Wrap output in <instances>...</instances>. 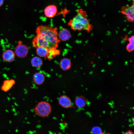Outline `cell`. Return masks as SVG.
<instances>
[{"label":"cell","instance_id":"7a4b0ae2","mask_svg":"<svg viewBox=\"0 0 134 134\" xmlns=\"http://www.w3.org/2000/svg\"><path fill=\"white\" fill-rule=\"evenodd\" d=\"M86 11L82 9H78L76 15L70 19L67 25L75 31L84 30L89 32L92 30L93 27L87 17Z\"/></svg>","mask_w":134,"mask_h":134},{"label":"cell","instance_id":"5b68a950","mask_svg":"<svg viewBox=\"0 0 134 134\" xmlns=\"http://www.w3.org/2000/svg\"><path fill=\"white\" fill-rule=\"evenodd\" d=\"M29 52V49L26 45L22 44L21 41H19L18 45L16 47L15 53L19 58H23L26 57Z\"/></svg>","mask_w":134,"mask_h":134},{"label":"cell","instance_id":"8fae6325","mask_svg":"<svg viewBox=\"0 0 134 134\" xmlns=\"http://www.w3.org/2000/svg\"><path fill=\"white\" fill-rule=\"evenodd\" d=\"M71 63L70 60L67 58H64L61 61L60 66L62 69L64 71L67 70L71 67Z\"/></svg>","mask_w":134,"mask_h":134},{"label":"cell","instance_id":"7c38bea8","mask_svg":"<svg viewBox=\"0 0 134 134\" xmlns=\"http://www.w3.org/2000/svg\"><path fill=\"white\" fill-rule=\"evenodd\" d=\"M57 48L53 47L49 49L47 55L45 60L47 59L50 61L59 55L60 53V51Z\"/></svg>","mask_w":134,"mask_h":134},{"label":"cell","instance_id":"2e32d148","mask_svg":"<svg viewBox=\"0 0 134 134\" xmlns=\"http://www.w3.org/2000/svg\"><path fill=\"white\" fill-rule=\"evenodd\" d=\"M129 43L127 45L126 49L129 52H131L134 50V35L131 36L128 38Z\"/></svg>","mask_w":134,"mask_h":134},{"label":"cell","instance_id":"9a60e30c","mask_svg":"<svg viewBox=\"0 0 134 134\" xmlns=\"http://www.w3.org/2000/svg\"><path fill=\"white\" fill-rule=\"evenodd\" d=\"M75 103L77 107L79 108H82L86 105L87 101L84 97L81 96L78 97L76 98Z\"/></svg>","mask_w":134,"mask_h":134},{"label":"cell","instance_id":"4fadbf2b","mask_svg":"<svg viewBox=\"0 0 134 134\" xmlns=\"http://www.w3.org/2000/svg\"><path fill=\"white\" fill-rule=\"evenodd\" d=\"M36 49L37 55L40 57L44 58L45 59L47 55L49 49L42 46H38Z\"/></svg>","mask_w":134,"mask_h":134},{"label":"cell","instance_id":"6da1fadb","mask_svg":"<svg viewBox=\"0 0 134 134\" xmlns=\"http://www.w3.org/2000/svg\"><path fill=\"white\" fill-rule=\"evenodd\" d=\"M57 28H53L46 25L38 26L36 30L37 35L33 39L32 43L36 48L39 46L48 49L57 48L60 40L58 37Z\"/></svg>","mask_w":134,"mask_h":134},{"label":"cell","instance_id":"3957f363","mask_svg":"<svg viewBox=\"0 0 134 134\" xmlns=\"http://www.w3.org/2000/svg\"><path fill=\"white\" fill-rule=\"evenodd\" d=\"M52 108L50 104L45 101H41L38 102L34 108V111L38 116L44 117L49 116L51 113Z\"/></svg>","mask_w":134,"mask_h":134},{"label":"cell","instance_id":"d6986e66","mask_svg":"<svg viewBox=\"0 0 134 134\" xmlns=\"http://www.w3.org/2000/svg\"><path fill=\"white\" fill-rule=\"evenodd\" d=\"M4 1V0H0V6H1L3 4Z\"/></svg>","mask_w":134,"mask_h":134},{"label":"cell","instance_id":"44dd1931","mask_svg":"<svg viewBox=\"0 0 134 134\" xmlns=\"http://www.w3.org/2000/svg\"><path fill=\"white\" fill-rule=\"evenodd\" d=\"M132 1L134 2V0H132Z\"/></svg>","mask_w":134,"mask_h":134},{"label":"cell","instance_id":"5bb4252c","mask_svg":"<svg viewBox=\"0 0 134 134\" xmlns=\"http://www.w3.org/2000/svg\"><path fill=\"white\" fill-rule=\"evenodd\" d=\"M32 65L34 67L38 68L40 67L43 64V61L40 57L35 56L31 60Z\"/></svg>","mask_w":134,"mask_h":134},{"label":"cell","instance_id":"ac0fdd59","mask_svg":"<svg viewBox=\"0 0 134 134\" xmlns=\"http://www.w3.org/2000/svg\"><path fill=\"white\" fill-rule=\"evenodd\" d=\"M123 134H134V133L130 130H129Z\"/></svg>","mask_w":134,"mask_h":134},{"label":"cell","instance_id":"8992f818","mask_svg":"<svg viewBox=\"0 0 134 134\" xmlns=\"http://www.w3.org/2000/svg\"><path fill=\"white\" fill-rule=\"evenodd\" d=\"M58 103L62 107L68 108L71 107L72 105V101L67 96L63 95L60 96L58 100Z\"/></svg>","mask_w":134,"mask_h":134},{"label":"cell","instance_id":"9c48e42d","mask_svg":"<svg viewBox=\"0 0 134 134\" xmlns=\"http://www.w3.org/2000/svg\"><path fill=\"white\" fill-rule=\"evenodd\" d=\"M15 54L13 51L10 49H8L3 53L2 57L3 60L6 62H11L14 60Z\"/></svg>","mask_w":134,"mask_h":134},{"label":"cell","instance_id":"ffe728a7","mask_svg":"<svg viewBox=\"0 0 134 134\" xmlns=\"http://www.w3.org/2000/svg\"><path fill=\"white\" fill-rule=\"evenodd\" d=\"M101 134H111L109 133H104V132H102Z\"/></svg>","mask_w":134,"mask_h":134},{"label":"cell","instance_id":"277c9868","mask_svg":"<svg viewBox=\"0 0 134 134\" xmlns=\"http://www.w3.org/2000/svg\"><path fill=\"white\" fill-rule=\"evenodd\" d=\"M120 12L125 16L127 21L134 22V4L130 6H123L121 8Z\"/></svg>","mask_w":134,"mask_h":134},{"label":"cell","instance_id":"30bf717a","mask_svg":"<svg viewBox=\"0 0 134 134\" xmlns=\"http://www.w3.org/2000/svg\"><path fill=\"white\" fill-rule=\"evenodd\" d=\"M45 80L44 75L40 72H36L33 75V80L34 83L37 85L42 84Z\"/></svg>","mask_w":134,"mask_h":134},{"label":"cell","instance_id":"e0dca14e","mask_svg":"<svg viewBox=\"0 0 134 134\" xmlns=\"http://www.w3.org/2000/svg\"><path fill=\"white\" fill-rule=\"evenodd\" d=\"M91 132L92 134H101L102 132L101 129L97 126L93 127L91 129Z\"/></svg>","mask_w":134,"mask_h":134},{"label":"cell","instance_id":"52a82bcc","mask_svg":"<svg viewBox=\"0 0 134 134\" xmlns=\"http://www.w3.org/2000/svg\"><path fill=\"white\" fill-rule=\"evenodd\" d=\"M58 36L60 40L63 41H67L71 37L70 31L65 28H62L58 34Z\"/></svg>","mask_w":134,"mask_h":134},{"label":"cell","instance_id":"ba28073f","mask_svg":"<svg viewBox=\"0 0 134 134\" xmlns=\"http://www.w3.org/2000/svg\"><path fill=\"white\" fill-rule=\"evenodd\" d=\"M57 12L56 6L53 5H49L45 8L44 13L45 16L49 18L54 17Z\"/></svg>","mask_w":134,"mask_h":134}]
</instances>
